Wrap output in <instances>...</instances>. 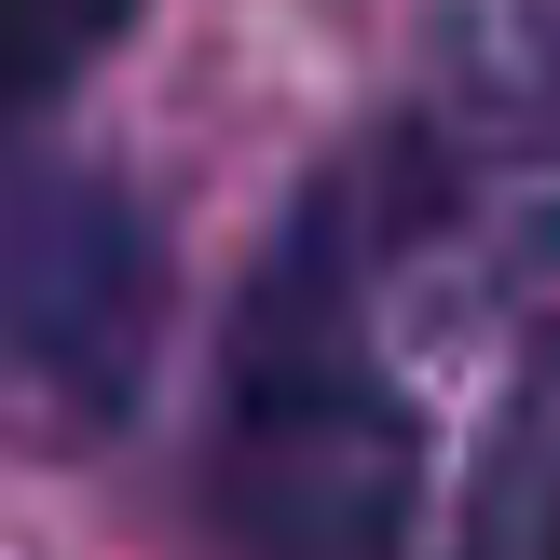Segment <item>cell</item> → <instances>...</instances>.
Wrapping results in <instances>:
<instances>
[{
    "label": "cell",
    "mask_w": 560,
    "mask_h": 560,
    "mask_svg": "<svg viewBox=\"0 0 560 560\" xmlns=\"http://www.w3.org/2000/svg\"><path fill=\"white\" fill-rule=\"evenodd\" d=\"M124 14L137 0H0V124L42 109V96H69V82L124 42Z\"/></svg>",
    "instance_id": "3957f363"
},
{
    "label": "cell",
    "mask_w": 560,
    "mask_h": 560,
    "mask_svg": "<svg viewBox=\"0 0 560 560\" xmlns=\"http://www.w3.org/2000/svg\"><path fill=\"white\" fill-rule=\"evenodd\" d=\"M151 288H164V260H151V233H137L124 191L55 178V191H27V206L0 219V342L69 410H96V424L137 397V370H151Z\"/></svg>",
    "instance_id": "7a4b0ae2"
},
{
    "label": "cell",
    "mask_w": 560,
    "mask_h": 560,
    "mask_svg": "<svg viewBox=\"0 0 560 560\" xmlns=\"http://www.w3.org/2000/svg\"><path fill=\"white\" fill-rule=\"evenodd\" d=\"M424 438L383 383L370 315L342 273V219H301L260 260V301L233 328V410H219V506L246 560H397Z\"/></svg>",
    "instance_id": "6da1fadb"
}]
</instances>
